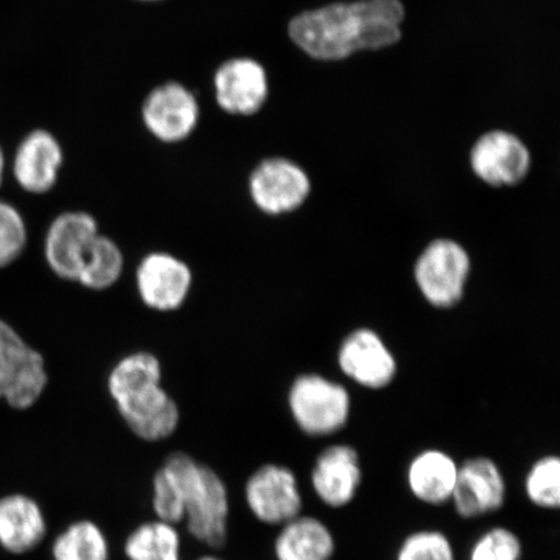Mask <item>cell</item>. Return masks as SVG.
Here are the masks:
<instances>
[{"label":"cell","mask_w":560,"mask_h":560,"mask_svg":"<svg viewBox=\"0 0 560 560\" xmlns=\"http://www.w3.org/2000/svg\"><path fill=\"white\" fill-rule=\"evenodd\" d=\"M404 7L398 0L331 4L291 20L290 37L319 60H340L360 50L395 45L401 38Z\"/></svg>","instance_id":"1"},{"label":"cell","mask_w":560,"mask_h":560,"mask_svg":"<svg viewBox=\"0 0 560 560\" xmlns=\"http://www.w3.org/2000/svg\"><path fill=\"white\" fill-rule=\"evenodd\" d=\"M107 389L129 431L144 443H161L177 432L180 410L164 388L163 366L155 354L125 355L110 370Z\"/></svg>","instance_id":"2"},{"label":"cell","mask_w":560,"mask_h":560,"mask_svg":"<svg viewBox=\"0 0 560 560\" xmlns=\"http://www.w3.org/2000/svg\"><path fill=\"white\" fill-rule=\"evenodd\" d=\"M184 482V523L195 541L210 549L226 544L230 522V494L226 482L212 467L185 452H175Z\"/></svg>","instance_id":"3"},{"label":"cell","mask_w":560,"mask_h":560,"mask_svg":"<svg viewBox=\"0 0 560 560\" xmlns=\"http://www.w3.org/2000/svg\"><path fill=\"white\" fill-rule=\"evenodd\" d=\"M50 383L44 355L0 319V402L25 412L38 406Z\"/></svg>","instance_id":"4"},{"label":"cell","mask_w":560,"mask_h":560,"mask_svg":"<svg viewBox=\"0 0 560 560\" xmlns=\"http://www.w3.org/2000/svg\"><path fill=\"white\" fill-rule=\"evenodd\" d=\"M291 415L307 436H330L345 429L350 412L348 392L317 375L300 376L289 394Z\"/></svg>","instance_id":"5"},{"label":"cell","mask_w":560,"mask_h":560,"mask_svg":"<svg viewBox=\"0 0 560 560\" xmlns=\"http://www.w3.org/2000/svg\"><path fill=\"white\" fill-rule=\"evenodd\" d=\"M243 495L250 514L266 525L282 527L303 510L296 475L283 465L257 467L245 480Z\"/></svg>","instance_id":"6"},{"label":"cell","mask_w":560,"mask_h":560,"mask_svg":"<svg viewBox=\"0 0 560 560\" xmlns=\"http://www.w3.org/2000/svg\"><path fill=\"white\" fill-rule=\"evenodd\" d=\"M140 116L147 131L159 142L178 144L190 138L198 128L200 104L184 83L171 81L150 91Z\"/></svg>","instance_id":"7"},{"label":"cell","mask_w":560,"mask_h":560,"mask_svg":"<svg viewBox=\"0 0 560 560\" xmlns=\"http://www.w3.org/2000/svg\"><path fill=\"white\" fill-rule=\"evenodd\" d=\"M137 291L150 310L171 313L184 306L194 283L190 266L167 252H151L136 272Z\"/></svg>","instance_id":"8"},{"label":"cell","mask_w":560,"mask_h":560,"mask_svg":"<svg viewBox=\"0 0 560 560\" xmlns=\"http://www.w3.org/2000/svg\"><path fill=\"white\" fill-rule=\"evenodd\" d=\"M248 187L254 205L270 215L293 212L304 205L311 192L305 172L282 158L261 161L250 173Z\"/></svg>","instance_id":"9"},{"label":"cell","mask_w":560,"mask_h":560,"mask_svg":"<svg viewBox=\"0 0 560 560\" xmlns=\"http://www.w3.org/2000/svg\"><path fill=\"white\" fill-rule=\"evenodd\" d=\"M470 270L464 248L451 241L433 242L419 257L416 278L431 304L447 307L458 303Z\"/></svg>","instance_id":"10"},{"label":"cell","mask_w":560,"mask_h":560,"mask_svg":"<svg viewBox=\"0 0 560 560\" xmlns=\"http://www.w3.org/2000/svg\"><path fill=\"white\" fill-rule=\"evenodd\" d=\"M101 234L94 215L69 210L56 217L45 237V258L56 277L75 282L90 245Z\"/></svg>","instance_id":"11"},{"label":"cell","mask_w":560,"mask_h":560,"mask_svg":"<svg viewBox=\"0 0 560 560\" xmlns=\"http://www.w3.org/2000/svg\"><path fill=\"white\" fill-rule=\"evenodd\" d=\"M213 89L215 102L223 112L233 116H254L268 101V74L255 59H229L215 70Z\"/></svg>","instance_id":"12"},{"label":"cell","mask_w":560,"mask_h":560,"mask_svg":"<svg viewBox=\"0 0 560 560\" xmlns=\"http://www.w3.org/2000/svg\"><path fill=\"white\" fill-rule=\"evenodd\" d=\"M505 500V478L494 460L475 457L458 466L451 501L460 517L475 520L495 513Z\"/></svg>","instance_id":"13"},{"label":"cell","mask_w":560,"mask_h":560,"mask_svg":"<svg viewBox=\"0 0 560 560\" xmlns=\"http://www.w3.org/2000/svg\"><path fill=\"white\" fill-rule=\"evenodd\" d=\"M50 536V522L38 500L23 492L0 497V548L5 552L31 555Z\"/></svg>","instance_id":"14"},{"label":"cell","mask_w":560,"mask_h":560,"mask_svg":"<svg viewBox=\"0 0 560 560\" xmlns=\"http://www.w3.org/2000/svg\"><path fill=\"white\" fill-rule=\"evenodd\" d=\"M65 164V152L50 131L30 132L18 147L13 159V175L24 191L33 195L50 192L58 184Z\"/></svg>","instance_id":"15"},{"label":"cell","mask_w":560,"mask_h":560,"mask_svg":"<svg viewBox=\"0 0 560 560\" xmlns=\"http://www.w3.org/2000/svg\"><path fill=\"white\" fill-rule=\"evenodd\" d=\"M360 455L349 445H332L322 452L312 471V486L328 508L341 509L355 499L361 487Z\"/></svg>","instance_id":"16"},{"label":"cell","mask_w":560,"mask_h":560,"mask_svg":"<svg viewBox=\"0 0 560 560\" xmlns=\"http://www.w3.org/2000/svg\"><path fill=\"white\" fill-rule=\"evenodd\" d=\"M478 177L494 187L520 184L529 171V152L509 132L493 131L478 140L471 153Z\"/></svg>","instance_id":"17"},{"label":"cell","mask_w":560,"mask_h":560,"mask_svg":"<svg viewBox=\"0 0 560 560\" xmlns=\"http://www.w3.org/2000/svg\"><path fill=\"white\" fill-rule=\"evenodd\" d=\"M340 366L353 381L369 388H383L395 377L396 363L377 335L368 330L349 336L340 350Z\"/></svg>","instance_id":"18"},{"label":"cell","mask_w":560,"mask_h":560,"mask_svg":"<svg viewBox=\"0 0 560 560\" xmlns=\"http://www.w3.org/2000/svg\"><path fill=\"white\" fill-rule=\"evenodd\" d=\"M458 465L450 454L427 450L416 455L408 468V486L417 500L431 506L451 501Z\"/></svg>","instance_id":"19"},{"label":"cell","mask_w":560,"mask_h":560,"mask_svg":"<svg viewBox=\"0 0 560 560\" xmlns=\"http://www.w3.org/2000/svg\"><path fill=\"white\" fill-rule=\"evenodd\" d=\"M335 538L317 517L299 515L280 527L275 541L277 560H331Z\"/></svg>","instance_id":"20"},{"label":"cell","mask_w":560,"mask_h":560,"mask_svg":"<svg viewBox=\"0 0 560 560\" xmlns=\"http://www.w3.org/2000/svg\"><path fill=\"white\" fill-rule=\"evenodd\" d=\"M50 560H110L107 534L94 521L69 522L47 541Z\"/></svg>","instance_id":"21"},{"label":"cell","mask_w":560,"mask_h":560,"mask_svg":"<svg viewBox=\"0 0 560 560\" xmlns=\"http://www.w3.org/2000/svg\"><path fill=\"white\" fill-rule=\"evenodd\" d=\"M124 555L128 560H182L178 525L156 517L140 523L126 537Z\"/></svg>","instance_id":"22"},{"label":"cell","mask_w":560,"mask_h":560,"mask_svg":"<svg viewBox=\"0 0 560 560\" xmlns=\"http://www.w3.org/2000/svg\"><path fill=\"white\" fill-rule=\"evenodd\" d=\"M124 268L125 257L120 245L101 233L90 245L75 283L90 291L109 290L120 280Z\"/></svg>","instance_id":"23"},{"label":"cell","mask_w":560,"mask_h":560,"mask_svg":"<svg viewBox=\"0 0 560 560\" xmlns=\"http://www.w3.org/2000/svg\"><path fill=\"white\" fill-rule=\"evenodd\" d=\"M151 509L156 520L179 525L184 523V482L174 453L153 475L151 482Z\"/></svg>","instance_id":"24"},{"label":"cell","mask_w":560,"mask_h":560,"mask_svg":"<svg viewBox=\"0 0 560 560\" xmlns=\"http://www.w3.org/2000/svg\"><path fill=\"white\" fill-rule=\"evenodd\" d=\"M525 493L537 508L558 510L560 506V459L545 455L532 465L525 478Z\"/></svg>","instance_id":"25"},{"label":"cell","mask_w":560,"mask_h":560,"mask_svg":"<svg viewBox=\"0 0 560 560\" xmlns=\"http://www.w3.org/2000/svg\"><path fill=\"white\" fill-rule=\"evenodd\" d=\"M27 244V228L23 214L11 202L0 200V269L23 256Z\"/></svg>","instance_id":"26"},{"label":"cell","mask_w":560,"mask_h":560,"mask_svg":"<svg viewBox=\"0 0 560 560\" xmlns=\"http://www.w3.org/2000/svg\"><path fill=\"white\" fill-rule=\"evenodd\" d=\"M396 560H455L450 538L439 530H418L405 538Z\"/></svg>","instance_id":"27"},{"label":"cell","mask_w":560,"mask_h":560,"mask_svg":"<svg viewBox=\"0 0 560 560\" xmlns=\"http://www.w3.org/2000/svg\"><path fill=\"white\" fill-rule=\"evenodd\" d=\"M522 555L520 537L508 528L495 527L475 542L470 560H521Z\"/></svg>","instance_id":"28"},{"label":"cell","mask_w":560,"mask_h":560,"mask_svg":"<svg viewBox=\"0 0 560 560\" xmlns=\"http://www.w3.org/2000/svg\"><path fill=\"white\" fill-rule=\"evenodd\" d=\"M4 170H5V158H4L2 147H0V186H2V184H3Z\"/></svg>","instance_id":"29"},{"label":"cell","mask_w":560,"mask_h":560,"mask_svg":"<svg viewBox=\"0 0 560 560\" xmlns=\"http://www.w3.org/2000/svg\"><path fill=\"white\" fill-rule=\"evenodd\" d=\"M195 560H223V559L220 558L219 556H214V555H205L199 558H196Z\"/></svg>","instance_id":"30"},{"label":"cell","mask_w":560,"mask_h":560,"mask_svg":"<svg viewBox=\"0 0 560 560\" xmlns=\"http://www.w3.org/2000/svg\"><path fill=\"white\" fill-rule=\"evenodd\" d=\"M139 2H160V0H139Z\"/></svg>","instance_id":"31"}]
</instances>
